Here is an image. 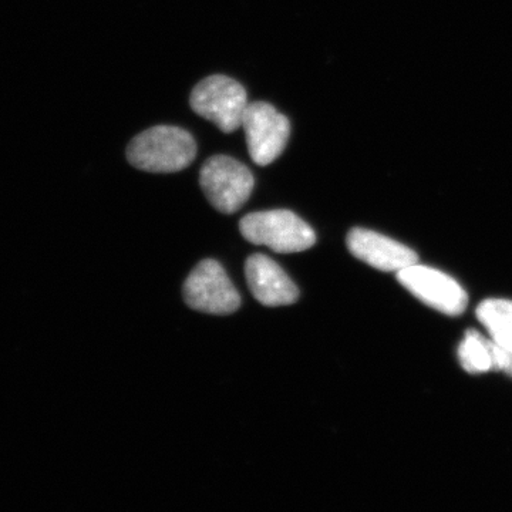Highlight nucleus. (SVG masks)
I'll use <instances>...</instances> for the list:
<instances>
[{
	"label": "nucleus",
	"instance_id": "obj_1",
	"mask_svg": "<svg viewBox=\"0 0 512 512\" xmlns=\"http://www.w3.org/2000/svg\"><path fill=\"white\" fill-rule=\"evenodd\" d=\"M195 156L194 137L174 126L148 128L134 137L127 148L128 163L147 173H178L190 167Z\"/></svg>",
	"mask_w": 512,
	"mask_h": 512
},
{
	"label": "nucleus",
	"instance_id": "obj_2",
	"mask_svg": "<svg viewBox=\"0 0 512 512\" xmlns=\"http://www.w3.org/2000/svg\"><path fill=\"white\" fill-rule=\"evenodd\" d=\"M239 229L251 244L265 245L278 254H295L316 244L313 229L288 210L252 212L242 218Z\"/></svg>",
	"mask_w": 512,
	"mask_h": 512
},
{
	"label": "nucleus",
	"instance_id": "obj_3",
	"mask_svg": "<svg viewBox=\"0 0 512 512\" xmlns=\"http://www.w3.org/2000/svg\"><path fill=\"white\" fill-rule=\"evenodd\" d=\"M190 104L198 116L214 123L222 133H234L242 126L249 103L247 90L241 83L215 74L194 87Z\"/></svg>",
	"mask_w": 512,
	"mask_h": 512
},
{
	"label": "nucleus",
	"instance_id": "obj_4",
	"mask_svg": "<svg viewBox=\"0 0 512 512\" xmlns=\"http://www.w3.org/2000/svg\"><path fill=\"white\" fill-rule=\"evenodd\" d=\"M200 183L215 210L235 214L247 204L255 180L247 165L231 157L215 156L202 165Z\"/></svg>",
	"mask_w": 512,
	"mask_h": 512
},
{
	"label": "nucleus",
	"instance_id": "obj_5",
	"mask_svg": "<svg viewBox=\"0 0 512 512\" xmlns=\"http://www.w3.org/2000/svg\"><path fill=\"white\" fill-rule=\"evenodd\" d=\"M185 303L194 311L229 315L238 311L241 296L220 262L205 259L195 266L184 284Z\"/></svg>",
	"mask_w": 512,
	"mask_h": 512
},
{
	"label": "nucleus",
	"instance_id": "obj_6",
	"mask_svg": "<svg viewBox=\"0 0 512 512\" xmlns=\"http://www.w3.org/2000/svg\"><path fill=\"white\" fill-rule=\"evenodd\" d=\"M241 127L247 138L249 156L261 167L278 160L291 136L288 117L265 101L248 104Z\"/></svg>",
	"mask_w": 512,
	"mask_h": 512
},
{
	"label": "nucleus",
	"instance_id": "obj_7",
	"mask_svg": "<svg viewBox=\"0 0 512 512\" xmlns=\"http://www.w3.org/2000/svg\"><path fill=\"white\" fill-rule=\"evenodd\" d=\"M397 281L412 292L417 299L448 316H458L466 311L468 296L451 276L414 264L397 272Z\"/></svg>",
	"mask_w": 512,
	"mask_h": 512
},
{
	"label": "nucleus",
	"instance_id": "obj_8",
	"mask_svg": "<svg viewBox=\"0 0 512 512\" xmlns=\"http://www.w3.org/2000/svg\"><path fill=\"white\" fill-rule=\"evenodd\" d=\"M346 245L350 254L383 272H399L419 261L413 249L370 229L353 228Z\"/></svg>",
	"mask_w": 512,
	"mask_h": 512
},
{
	"label": "nucleus",
	"instance_id": "obj_9",
	"mask_svg": "<svg viewBox=\"0 0 512 512\" xmlns=\"http://www.w3.org/2000/svg\"><path fill=\"white\" fill-rule=\"evenodd\" d=\"M249 291L264 306L292 305L299 299L298 286L275 261L266 255L249 256L245 264Z\"/></svg>",
	"mask_w": 512,
	"mask_h": 512
},
{
	"label": "nucleus",
	"instance_id": "obj_10",
	"mask_svg": "<svg viewBox=\"0 0 512 512\" xmlns=\"http://www.w3.org/2000/svg\"><path fill=\"white\" fill-rule=\"evenodd\" d=\"M477 318L495 345L512 352V301L487 299L478 306Z\"/></svg>",
	"mask_w": 512,
	"mask_h": 512
},
{
	"label": "nucleus",
	"instance_id": "obj_11",
	"mask_svg": "<svg viewBox=\"0 0 512 512\" xmlns=\"http://www.w3.org/2000/svg\"><path fill=\"white\" fill-rule=\"evenodd\" d=\"M458 359L471 375L488 372L493 369L490 340L484 339L477 330H467L463 342L458 346Z\"/></svg>",
	"mask_w": 512,
	"mask_h": 512
},
{
	"label": "nucleus",
	"instance_id": "obj_12",
	"mask_svg": "<svg viewBox=\"0 0 512 512\" xmlns=\"http://www.w3.org/2000/svg\"><path fill=\"white\" fill-rule=\"evenodd\" d=\"M491 356H493V369L503 370L508 376L512 377V352L495 345L493 340L490 342Z\"/></svg>",
	"mask_w": 512,
	"mask_h": 512
}]
</instances>
